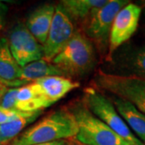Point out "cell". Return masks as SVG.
Listing matches in <instances>:
<instances>
[{"label":"cell","mask_w":145,"mask_h":145,"mask_svg":"<svg viewBox=\"0 0 145 145\" xmlns=\"http://www.w3.org/2000/svg\"><path fill=\"white\" fill-rule=\"evenodd\" d=\"M78 126L69 109L53 111L13 141L16 145H36L76 137Z\"/></svg>","instance_id":"cell-1"},{"label":"cell","mask_w":145,"mask_h":145,"mask_svg":"<svg viewBox=\"0 0 145 145\" xmlns=\"http://www.w3.org/2000/svg\"><path fill=\"white\" fill-rule=\"evenodd\" d=\"M52 63L62 71L65 77L82 78L91 72L95 66L96 53L93 44L86 35L77 31Z\"/></svg>","instance_id":"cell-2"},{"label":"cell","mask_w":145,"mask_h":145,"mask_svg":"<svg viewBox=\"0 0 145 145\" xmlns=\"http://www.w3.org/2000/svg\"><path fill=\"white\" fill-rule=\"evenodd\" d=\"M78 126L76 140L84 145H131L97 118L83 103L69 108Z\"/></svg>","instance_id":"cell-3"},{"label":"cell","mask_w":145,"mask_h":145,"mask_svg":"<svg viewBox=\"0 0 145 145\" xmlns=\"http://www.w3.org/2000/svg\"><path fill=\"white\" fill-rule=\"evenodd\" d=\"M97 88L126 100L145 114V79L99 71L93 80Z\"/></svg>","instance_id":"cell-4"},{"label":"cell","mask_w":145,"mask_h":145,"mask_svg":"<svg viewBox=\"0 0 145 145\" xmlns=\"http://www.w3.org/2000/svg\"><path fill=\"white\" fill-rule=\"evenodd\" d=\"M83 103L97 118L131 145H144L135 136L119 114L113 103L100 91L93 88L85 90Z\"/></svg>","instance_id":"cell-5"},{"label":"cell","mask_w":145,"mask_h":145,"mask_svg":"<svg viewBox=\"0 0 145 145\" xmlns=\"http://www.w3.org/2000/svg\"><path fill=\"white\" fill-rule=\"evenodd\" d=\"M131 2L127 0H109V2L96 10L86 21V36L94 44L99 52H108L109 39L111 27L119 11Z\"/></svg>","instance_id":"cell-6"},{"label":"cell","mask_w":145,"mask_h":145,"mask_svg":"<svg viewBox=\"0 0 145 145\" xmlns=\"http://www.w3.org/2000/svg\"><path fill=\"white\" fill-rule=\"evenodd\" d=\"M107 61L112 74L145 79V36L120 47Z\"/></svg>","instance_id":"cell-7"},{"label":"cell","mask_w":145,"mask_h":145,"mask_svg":"<svg viewBox=\"0 0 145 145\" xmlns=\"http://www.w3.org/2000/svg\"><path fill=\"white\" fill-rule=\"evenodd\" d=\"M142 8L138 3H130L119 10L114 19L109 39L106 61L110 60L120 47L127 44L139 26Z\"/></svg>","instance_id":"cell-8"},{"label":"cell","mask_w":145,"mask_h":145,"mask_svg":"<svg viewBox=\"0 0 145 145\" xmlns=\"http://www.w3.org/2000/svg\"><path fill=\"white\" fill-rule=\"evenodd\" d=\"M74 26L71 18L61 5L56 6L51 27L45 43L43 44L44 58L48 61L57 57L67 45L74 35Z\"/></svg>","instance_id":"cell-9"},{"label":"cell","mask_w":145,"mask_h":145,"mask_svg":"<svg viewBox=\"0 0 145 145\" xmlns=\"http://www.w3.org/2000/svg\"><path fill=\"white\" fill-rule=\"evenodd\" d=\"M10 52L21 67L44 58L43 45L24 24H18L9 33Z\"/></svg>","instance_id":"cell-10"},{"label":"cell","mask_w":145,"mask_h":145,"mask_svg":"<svg viewBox=\"0 0 145 145\" xmlns=\"http://www.w3.org/2000/svg\"><path fill=\"white\" fill-rule=\"evenodd\" d=\"M32 82L50 106L80 86L78 82L64 76L46 77Z\"/></svg>","instance_id":"cell-11"},{"label":"cell","mask_w":145,"mask_h":145,"mask_svg":"<svg viewBox=\"0 0 145 145\" xmlns=\"http://www.w3.org/2000/svg\"><path fill=\"white\" fill-rule=\"evenodd\" d=\"M55 10L56 6L45 3L36 7L27 17L26 27L42 45L46 41Z\"/></svg>","instance_id":"cell-12"},{"label":"cell","mask_w":145,"mask_h":145,"mask_svg":"<svg viewBox=\"0 0 145 145\" xmlns=\"http://www.w3.org/2000/svg\"><path fill=\"white\" fill-rule=\"evenodd\" d=\"M113 104L131 131H134L145 145V114L131 103L117 97L114 99Z\"/></svg>","instance_id":"cell-13"},{"label":"cell","mask_w":145,"mask_h":145,"mask_svg":"<svg viewBox=\"0 0 145 145\" xmlns=\"http://www.w3.org/2000/svg\"><path fill=\"white\" fill-rule=\"evenodd\" d=\"M49 106V103L44 99L34 82L24 85L18 89L15 106L17 110L25 112H35L42 111L43 109Z\"/></svg>","instance_id":"cell-14"},{"label":"cell","mask_w":145,"mask_h":145,"mask_svg":"<svg viewBox=\"0 0 145 145\" xmlns=\"http://www.w3.org/2000/svg\"><path fill=\"white\" fill-rule=\"evenodd\" d=\"M109 0H62L60 2L72 20L87 21L93 13Z\"/></svg>","instance_id":"cell-15"},{"label":"cell","mask_w":145,"mask_h":145,"mask_svg":"<svg viewBox=\"0 0 145 145\" xmlns=\"http://www.w3.org/2000/svg\"><path fill=\"white\" fill-rule=\"evenodd\" d=\"M22 67L10 52L8 40L0 38V78L8 82L20 81Z\"/></svg>","instance_id":"cell-16"},{"label":"cell","mask_w":145,"mask_h":145,"mask_svg":"<svg viewBox=\"0 0 145 145\" xmlns=\"http://www.w3.org/2000/svg\"><path fill=\"white\" fill-rule=\"evenodd\" d=\"M52 76L65 77L62 71L52 62L48 61L44 59H40L22 68L20 81L25 83H31L38 79Z\"/></svg>","instance_id":"cell-17"},{"label":"cell","mask_w":145,"mask_h":145,"mask_svg":"<svg viewBox=\"0 0 145 145\" xmlns=\"http://www.w3.org/2000/svg\"><path fill=\"white\" fill-rule=\"evenodd\" d=\"M41 112V110L28 112L25 115L19 117L9 123L0 125V145L7 144L14 140L26 126L35 121Z\"/></svg>","instance_id":"cell-18"},{"label":"cell","mask_w":145,"mask_h":145,"mask_svg":"<svg viewBox=\"0 0 145 145\" xmlns=\"http://www.w3.org/2000/svg\"><path fill=\"white\" fill-rule=\"evenodd\" d=\"M27 113L28 112L21 111L17 109H6L0 106V125L9 123Z\"/></svg>","instance_id":"cell-19"},{"label":"cell","mask_w":145,"mask_h":145,"mask_svg":"<svg viewBox=\"0 0 145 145\" xmlns=\"http://www.w3.org/2000/svg\"><path fill=\"white\" fill-rule=\"evenodd\" d=\"M19 88L8 89L5 94L3 95V97L0 100V106L6 109H16L15 106L16 96Z\"/></svg>","instance_id":"cell-20"},{"label":"cell","mask_w":145,"mask_h":145,"mask_svg":"<svg viewBox=\"0 0 145 145\" xmlns=\"http://www.w3.org/2000/svg\"><path fill=\"white\" fill-rule=\"evenodd\" d=\"M0 84L5 86L7 88L8 87L19 88V87H21V86H24L26 83L24 82H22V81H19V82H8L7 80H4V79H3L2 78H0Z\"/></svg>","instance_id":"cell-21"},{"label":"cell","mask_w":145,"mask_h":145,"mask_svg":"<svg viewBox=\"0 0 145 145\" xmlns=\"http://www.w3.org/2000/svg\"><path fill=\"white\" fill-rule=\"evenodd\" d=\"M7 7L0 2V31L3 29V27L5 24V19L7 13Z\"/></svg>","instance_id":"cell-22"},{"label":"cell","mask_w":145,"mask_h":145,"mask_svg":"<svg viewBox=\"0 0 145 145\" xmlns=\"http://www.w3.org/2000/svg\"><path fill=\"white\" fill-rule=\"evenodd\" d=\"M36 145H72L69 140H61L53 141V142H49V143H45V144H40Z\"/></svg>","instance_id":"cell-23"},{"label":"cell","mask_w":145,"mask_h":145,"mask_svg":"<svg viewBox=\"0 0 145 145\" xmlns=\"http://www.w3.org/2000/svg\"><path fill=\"white\" fill-rule=\"evenodd\" d=\"M7 89H8V88H7V86L2 85V84H0V100L2 99L3 97V95H4L6 92L7 91Z\"/></svg>","instance_id":"cell-24"},{"label":"cell","mask_w":145,"mask_h":145,"mask_svg":"<svg viewBox=\"0 0 145 145\" xmlns=\"http://www.w3.org/2000/svg\"><path fill=\"white\" fill-rule=\"evenodd\" d=\"M138 4L140 6V7L142 8V12L144 13V15L145 16V0H143V1H140L138 3Z\"/></svg>","instance_id":"cell-25"},{"label":"cell","mask_w":145,"mask_h":145,"mask_svg":"<svg viewBox=\"0 0 145 145\" xmlns=\"http://www.w3.org/2000/svg\"><path fill=\"white\" fill-rule=\"evenodd\" d=\"M10 145H16V144H13V143H12V144H11Z\"/></svg>","instance_id":"cell-26"},{"label":"cell","mask_w":145,"mask_h":145,"mask_svg":"<svg viewBox=\"0 0 145 145\" xmlns=\"http://www.w3.org/2000/svg\"><path fill=\"white\" fill-rule=\"evenodd\" d=\"M72 145H77V144H72Z\"/></svg>","instance_id":"cell-27"}]
</instances>
